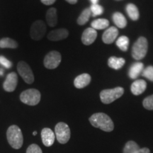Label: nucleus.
Wrapping results in <instances>:
<instances>
[{
    "mask_svg": "<svg viewBox=\"0 0 153 153\" xmlns=\"http://www.w3.org/2000/svg\"><path fill=\"white\" fill-rule=\"evenodd\" d=\"M89 122L94 127L105 132H111L114 128V122L108 115L104 113H97L89 118Z\"/></svg>",
    "mask_w": 153,
    "mask_h": 153,
    "instance_id": "nucleus-1",
    "label": "nucleus"
},
{
    "mask_svg": "<svg viewBox=\"0 0 153 153\" xmlns=\"http://www.w3.org/2000/svg\"><path fill=\"white\" fill-rule=\"evenodd\" d=\"M7 137L9 144L13 148L18 150L22 147L24 138L22 130L19 126L16 125L9 126L7 131Z\"/></svg>",
    "mask_w": 153,
    "mask_h": 153,
    "instance_id": "nucleus-2",
    "label": "nucleus"
},
{
    "mask_svg": "<svg viewBox=\"0 0 153 153\" xmlns=\"http://www.w3.org/2000/svg\"><path fill=\"white\" fill-rule=\"evenodd\" d=\"M148 43L145 37H140L132 48V56L135 60H140L144 58L148 53Z\"/></svg>",
    "mask_w": 153,
    "mask_h": 153,
    "instance_id": "nucleus-3",
    "label": "nucleus"
},
{
    "mask_svg": "<svg viewBox=\"0 0 153 153\" xmlns=\"http://www.w3.org/2000/svg\"><path fill=\"white\" fill-rule=\"evenodd\" d=\"M124 93L123 87H116L114 89H104L100 93V99L101 102L105 104H108L114 102L116 99L122 97Z\"/></svg>",
    "mask_w": 153,
    "mask_h": 153,
    "instance_id": "nucleus-4",
    "label": "nucleus"
},
{
    "mask_svg": "<svg viewBox=\"0 0 153 153\" xmlns=\"http://www.w3.org/2000/svg\"><path fill=\"white\" fill-rule=\"evenodd\" d=\"M41 93L36 89H28L21 94L20 100L25 104L36 106L41 101Z\"/></svg>",
    "mask_w": 153,
    "mask_h": 153,
    "instance_id": "nucleus-5",
    "label": "nucleus"
},
{
    "mask_svg": "<svg viewBox=\"0 0 153 153\" xmlns=\"http://www.w3.org/2000/svg\"><path fill=\"white\" fill-rule=\"evenodd\" d=\"M55 134L59 143L61 144H65L70 138L71 132L68 124L60 122L55 126Z\"/></svg>",
    "mask_w": 153,
    "mask_h": 153,
    "instance_id": "nucleus-6",
    "label": "nucleus"
},
{
    "mask_svg": "<svg viewBox=\"0 0 153 153\" xmlns=\"http://www.w3.org/2000/svg\"><path fill=\"white\" fill-rule=\"evenodd\" d=\"M46 31V26L42 20H37L30 26V35L33 40L40 41L45 36Z\"/></svg>",
    "mask_w": 153,
    "mask_h": 153,
    "instance_id": "nucleus-7",
    "label": "nucleus"
},
{
    "mask_svg": "<svg viewBox=\"0 0 153 153\" xmlns=\"http://www.w3.org/2000/svg\"><path fill=\"white\" fill-rule=\"evenodd\" d=\"M17 70L19 75L22 77L24 82L27 84H32L34 82L33 72L31 68L24 61H20L17 65Z\"/></svg>",
    "mask_w": 153,
    "mask_h": 153,
    "instance_id": "nucleus-8",
    "label": "nucleus"
},
{
    "mask_svg": "<svg viewBox=\"0 0 153 153\" xmlns=\"http://www.w3.org/2000/svg\"><path fill=\"white\" fill-rule=\"evenodd\" d=\"M61 60H62V57H61L60 53L57 51H53L45 55L43 60V64L47 69L53 70L59 66Z\"/></svg>",
    "mask_w": 153,
    "mask_h": 153,
    "instance_id": "nucleus-9",
    "label": "nucleus"
},
{
    "mask_svg": "<svg viewBox=\"0 0 153 153\" xmlns=\"http://www.w3.org/2000/svg\"><path fill=\"white\" fill-rule=\"evenodd\" d=\"M17 84H18V76L16 72H11L7 74V78L3 84V88L7 92H12L16 89Z\"/></svg>",
    "mask_w": 153,
    "mask_h": 153,
    "instance_id": "nucleus-10",
    "label": "nucleus"
},
{
    "mask_svg": "<svg viewBox=\"0 0 153 153\" xmlns=\"http://www.w3.org/2000/svg\"><path fill=\"white\" fill-rule=\"evenodd\" d=\"M97 37V32L93 28H87L84 30L82 36V42L84 45H91Z\"/></svg>",
    "mask_w": 153,
    "mask_h": 153,
    "instance_id": "nucleus-11",
    "label": "nucleus"
},
{
    "mask_svg": "<svg viewBox=\"0 0 153 153\" xmlns=\"http://www.w3.org/2000/svg\"><path fill=\"white\" fill-rule=\"evenodd\" d=\"M41 138L45 146L51 147L55 142V134L51 128H45L41 131Z\"/></svg>",
    "mask_w": 153,
    "mask_h": 153,
    "instance_id": "nucleus-12",
    "label": "nucleus"
},
{
    "mask_svg": "<svg viewBox=\"0 0 153 153\" xmlns=\"http://www.w3.org/2000/svg\"><path fill=\"white\" fill-rule=\"evenodd\" d=\"M69 36L68 30L65 28H58L51 31L48 35V39L51 41H58L65 39Z\"/></svg>",
    "mask_w": 153,
    "mask_h": 153,
    "instance_id": "nucleus-13",
    "label": "nucleus"
},
{
    "mask_svg": "<svg viewBox=\"0 0 153 153\" xmlns=\"http://www.w3.org/2000/svg\"><path fill=\"white\" fill-rule=\"evenodd\" d=\"M118 35V28L115 26L109 27L105 30L102 36V41L106 44H111L116 40Z\"/></svg>",
    "mask_w": 153,
    "mask_h": 153,
    "instance_id": "nucleus-14",
    "label": "nucleus"
},
{
    "mask_svg": "<svg viewBox=\"0 0 153 153\" xmlns=\"http://www.w3.org/2000/svg\"><path fill=\"white\" fill-rule=\"evenodd\" d=\"M91 77L89 74H82L74 79V85L77 89H82V88H85L87 85H89L91 82Z\"/></svg>",
    "mask_w": 153,
    "mask_h": 153,
    "instance_id": "nucleus-15",
    "label": "nucleus"
},
{
    "mask_svg": "<svg viewBox=\"0 0 153 153\" xmlns=\"http://www.w3.org/2000/svg\"><path fill=\"white\" fill-rule=\"evenodd\" d=\"M147 87V83L143 79H137L132 84L131 90L133 94L138 96L145 91Z\"/></svg>",
    "mask_w": 153,
    "mask_h": 153,
    "instance_id": "nucleus-16",
    "label": "nucleus"
},
{
    "mask_svg": "<svg viewBox=\"0 0 153 153\" xmlns=\"http://www.w3.org/2000/svg\"><path fill=\"white\" fill-rule=\"evenodd\" d=\"M144 65L142 62H135L132 65L129 70V76L131 79H136L141 72L144 70Z\"/></svg>",
    "mask_w": 153,
    "mask_h": 153,
    "instance_id": "nucleus-17",
    "label": "nucleus"
},
{
    "mask_svg": "<svg viewBox=\"0 0 153 153\" xmlns=\"http://www.w3.org/2000/svg\"><path fill=\"white\" fill-rule=\"evenodd\" d=\"M126 63L125 59L123 57H111L108 60V65L114 70H119Z\"/></svg>",
    "mask_w": 153,
    "mask_h": 153,
    "instance_id": "nucleus-18",
    "label": "nucleus"
},
{
    "mask_svg": "<svg viewBox=\"0 0 153 153\" xmlns=\"http://www.w3.org/2000/svg\"><path fill=\"white\" fill-rule=\"evenodd\" d=\"M46 21L51 27H54L57 24V10L55 8H51L46 13Z\"/></svg>",
    "mask_w": 153,
    "mask_h": 153,
    "instance_id": "nucleus-19",
    "label": "nucleus"
},
{
    "mask_svg": "<svg viewBox=\"0 0 153 153\" xmlns=\"http://www.w3.org/2000/svg\"><path fill=\"white\" fill-rule=\"evenodd\" d=\"M113 21L117 27L119 28H125L127 25V21L123 14L120 12H115L113 14Z\"/></svg>",
    "mask_w": 153,
    "mask_h": 153,
    "instance_id": "nucleus-20",
    "label": "nucleus"
},
{
    "mask_svg": "<svg viewBox=\"0 0 153 153\" xmlns=\"http://www.w3.org/2000/svg\"><path fill=\"white\" fill-rule=\"evenodd\" d=\"M126 12L131 20L137 21L140 17V13L137 7L133 4H128L126 6Z\"/></svg>",
    "mask_w": 153,
    "mask_h": 153,
    "instance_id": "nucleus-21",
    "label": "nucleus"
},
{
    "mask_svg": "<svg viewBox=\"0 0 153 153\" xmlns=\"http://www.w3.org/2000/svg\"><path fill=\"white\" fill-rule=\"evenodd\" d=\"M91 28L95 30H102L109 26V22L106 19H99L93 21L91 24Z\"/></svg>",
    "mask_w": 153,
    "mask_h": 153,
    "instance_id": "nucleus-22",
    "label": "nucleus"
},
{
    "mask_svg": "<svg viewBox=\"0 0 153 153\" xmlns=\"http://www.w3.org/2000/svg\"><path fill=\"white\" fill-rule=\"evenodd\" d=\"M18 43L14 40L10 38H3L0 40V48H16Z\"/></svg>",
    "mask_w": 153,
    "mask_h": 153,
    "instance_id": "nucleus-23",
    "label": "nucleus"
},
{
    "mask_svg": "<svg viewBox=\"0 0 153 153\" xmlns=\"http://www.w3.org/2000/svg\"><path fill=\"white\" fill-rule=\"evenodd\" d=\"M91 14V12L90 9L89 8L85 9V10L82 11L81 14H80L79 16L78 17L77 21H76L77 24L80 25V26H83V25L87 24L88 21H89V18H90Z\"/></svg>",
    "mask_w": 153,
    "mask_h": 153,
    "instance_id": "nucleus-24",
    "label": "nucleus"
},
{
    "mask_svg": "<svg viewBox=\"0 0 153 153\" xmlns=\"http://www.w3.org/2000/svg\"><path fill=\"white\" fill-rule=\"evenodd\" d=\"M116 45L122 51H128L129 45V38L127 36H122L119 37L116 41Z\"/></svg>",
    "mask_w": 153,
    "mask_h": 153,
    "instance_id": "nucleus-25",
    "label": "nucleus"
},
{
    "mask_svg": "<svg viewBox=\"0 0 153 153\" xmlns=\"http://www.w3.org/2000/svg\"><path fill=\"white\" fill-rule=\"evenodd\" d=\"M140 149L139 145L133 140L128 141L124 147L123 153H135Z\"/></svg>",
    "mask_w": 153,
    "mask_h": 153,
    "instance_id": "nucleus-26",
    "label": "nucleus"
},
{
    "mask_svg": "<svg viewBox=\"0 0 153 153\" xmlns=\"http://www.w3.org/2000/svg\"><path fill=\"white\" fill-rule=\"evenodd\" d=\"M91 12L93 16H99V15L102 14L104 13V8L100 5H99L98 4H92L90 8Z\"/></svg>",
    "mask_w": 153,
    "mask_h": 153,
    "instance_id": "nucleus-27",
    "label": "nucleus"
},
{
    "mask_svg": "<svg viewBox=\"0 0 153 153\" xmlns=\"http://www.w3.org/2000/svg\"><path fill=\"white\" fill-rule=\"evenodd\" d=\"M142 75L150 81L153 82V66H148L144 69L142 72Z\"/></svg>",
    "mask_w": 153,
    "mask_h": 153,
    "instance_id": "nucleus-28",
    "label": "nucleus"
},
{
    "mask_svg": "<svg viewBox=\"0 0 153 153\" xmlns=\"http://www.w3.org/2000/svg\"><path fill=\"white\" fill-rule=\"evenodd\" d=\"M143 106L148 110H153V94L146 97L143 102Z\"/></svg>",
    "mask_w": 153,
    "mask_h": 153,
    "instance_id": "nucleus-29",
    "label": "nucleus"
},
{
    "mask_svg": "<svg viewBox=\"0 0 153 153\" xmlns=\"http://www.w3.org/2000/svg\"><path fill=\"white\" fill-rule=\"evenodd\" d=\"M26 153H43V152L38 145L32 144L28 147Z\"/></svg>",
    "mask_w": 153,
    "mask_h": 153,
    "instance_id": "nucleus-30",
    "label": "nucleus"
},
{
    "mask_svg": "<svg viewBox=\"0 0 153 153\" xmlns=\"http://www.w3.org/2000/svg\"><path fill=\"white\" fill-rule=\"evenodd\" d=\"M0 64L7 69L11 68L12 67V63H11V62H10L8 59H7L4 56H0Z\"/></svg>",
    "mask_w": 153,
    "mask_h": 153,
    "instance_id": "nucleus-31",
    "label": "nucleus"
},
{
    "mask_svg": "<svg viewBox=\"0 0 153 153\" xmlns=\"http://www.w3.org/2000/svg\"><path fill=\"white\" fill-rule=\"evenodd\" d=\"M41 1L45 5H52L55 2L56 0H41Z\"/></svg>",
    "mask_w": 153,
    "mask_h": 153,
    "instance_id": "nucleus-32",
    "label": "nucleus"
},
{
    "mask_svg": "<svg viewBox=\"0 0 153 153\" xmlns=\"http://www.w3.org/2000/svg\"><path fill=\"white\" fill-rule=\"evenodd\" d=\"M135 153H150V151L148 148H140L139 150Z\"/></svg>",
    "mask_w": 153,
    "mask_h": 153,
    "instance_id": "nucleus-33",
    "label": "nucleus"
},
{
    "mask_svg": "<svg viewBox=\"0 0 153 153\" xmlns=\"http://www.w3.org/2000/svg\"><path fill=\"white\" fill-rule=\"evenodd\" d=\"M66 1H68V3L71 4H75L77 2L78 0H65Z\"/></svg>",
    "mask_w": 153,
    "mask_h": 153,
    "instance_id": "nucleus-34",
    "label": "nucleus"
},
{
    "mask_svg": "<svg viewBox=\"0 0 153 153\" xmlns=\"http://www.w3.org/2000/svg\"><path fill=\"white\" fill-rule=\"evenodd\" d=\"M91 1V3H92V4H96L98 3L99 0H90Z\"/></svg>",
    "mask_w": 153,
    "mask_h": 153,
    "instance_id": "nucleus-35",
    "label": "nucleus"
},
{
    "mask_svg": "<svg viewBox=\"0 0 153 153\" xmlns=\"http://www.w3.org/2000/svg\"><path fill=\"white\" fill-rule=\"evenodd\" d=\"M33 135H37V132H36V131L33 132Z\"/></svg>",
    "mask_w": 153,
    "mask_h": 153,
    "instance_id": "nucleus-36",
    "label": "nucleus"
}]
</instances>
